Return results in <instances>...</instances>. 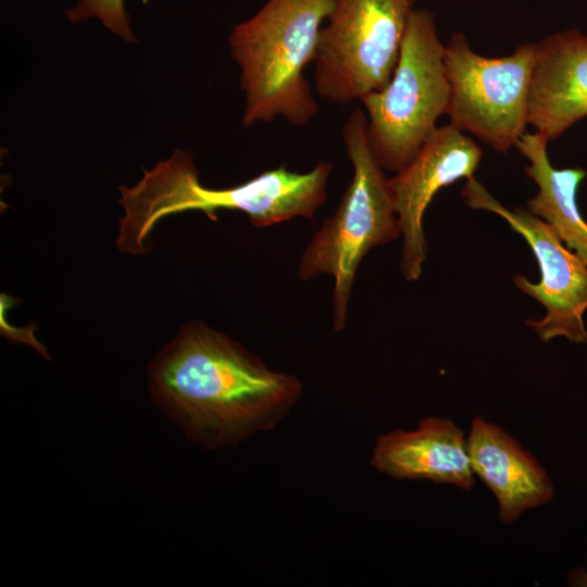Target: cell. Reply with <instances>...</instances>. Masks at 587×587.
I'll return each mask as SVG.
<instances>
[{
    "label": "cell",
    "instance_id": "cell-1",
    "mask_svg": "<svg viewBox=\"0 0 587 587\" xmlns=\"http://www.w3.org/2000/svg\"><path fill=\"white\" fill-rule=\"evenodd\" d=\"M153 400L204 449L238 445L276 427L298 403L301 382L275 372L201 321L185 323L150 364Z\"/></svg>",
    "mask_w": 587,
    "mask_h": 587
},
{
    "label": "cell",
    "instance_id": "cell-2",
    "mask_svg": "<svg viewBox=\"0 0 587 587\" xmlns=\"http://www.w3.org/2000/svg\"><path fill=\"white\" fill-rule=\"evenodd\" d=\"M333 163L319 161L307 173L282 165L229 188L201 185L192 155L176 150L145 170L132 187H120V220L116 246L121 252L143 254L150 251V234L165 216L185 211H202L215 221L218 210L247 214L255 227H267L295 217L312 218L325 203Z\"/></svg>",
    "mask_w": 587,
    "mask_h": 587
},
{
    "label": "cell",
    "instance_id": "cell-3",
    "mask_svg": "<svg viewBox=\"0 0 587 587\" xmlns=\"http://www.w3.org/2000/svg\"><path fill=\"white\" fill-rule=\"evenodd\" d=\"M336 0H267L229 34L245 93L242 124L283 117L304 126L319 111L304 67L314 62L322 25Z\"/></svg>",
    "mask_w": 587,
    "mask_h": 587
},
{
    "label": "cell",
    "instance_id": "cell-4",
    "mask_svg": "<svg viewBox=\"0 0 587 587\" xmlns=\"http://www.w3.org/2000/svg\"><path fill=\"white\" fill-rule=\"evenodd\" d=\"M342 140L353 177L337 210L312 237L298 265L301 280L322 274L334 277L336 332L346 326L348 303L363 257L374 247L401 236L388 178L370 147L365 112H351L342 126Z\"/></svg>",
    "mask_w": 587,
    "mask_h": 587
},
{
    "label": "cell",
    "instance_id": "cell-5",
    "mask_svg": "<svg viewBox=\"0 0 587 587\" xmlns=\"http://www.w3.org/2000/svg\"><path fill=\"white\" fill-rule=\"evenodd\" d=\"M449 101L445 46L434 13L414 9L389 83L361 100L379 165L394 173L408 165L447 114Z\"/></svg>",
    "mask_w": 587,
    "mask_h": 587
},
{
    "label": "cell",
    "instance_id": "cell-6",
    "mask_svg": "<svg viewBox=\"0 0 587 587\" xmlns=\"http://www.w3.org/2000/svg\"><path fill=\"white\" fill-rule=\"evenodd\" d=\"M415 0H336L320 33L314 80L344 105L383 89L397 66Z\"/></svg>",
    "mask_w": 587,
    "mask_h": 587
},
{
    "label": "cell",
    "instance_id": "cell-7",
    "mask_svg": "<svg viewBox=\"0 0 587 587\" xmlns=\"http://www.w3.org/2000/svg\"><path fill=\"white\" fill-rule=\"evenodd\" d=\"M535 61L536 42L489 58L476 53L462 32L454 33L445 46L449 123L507 153L526 133Z\"/></svg>",
    "mask_w": 587,
    "mask_h": 587
},
{
    "label": "cell",
    "instance_id": "cell-8",
    "mask_svg": "<svg viewBox=\"0 0 587 587\" xmlns=\"http://www.w3.org/2000/svg\"><path fill=\"white\" fill-rule=\"evenodd\" d=\"M461 193L470 208L502 217L525 239L537 260L540 270L538 283H532L521 274L513 277L517 289L546 310L542 319H528L526 325L544 342L564 337L571 342L586 344L587 264L562 242L545 221L526 208L511 210L504 207L474 177L466 179Z\"/></svg>",
    "mask_w": 587,
    "mask_h": 587
},
{
    "label": "cell",
    "instance_id": "cell-9",
    "mask_svg": "<svg viewBox=\"0 0 587 587\" xmlns=\"http://www.w3.org/2000/svg\"><path fill=\"white\" fill-rule=\"evenodd\" d=\"M483 157L474 139L452 124L437 127L416 155L388 178L398 217L402 251L400 270L416 282L427 257L423 218L435 195L461 178L474 177Z\"/></svg>",
    "mask_w": 587,
    "mask_h": 587
},
{
    "label": "cell",
    "instance_id": "cell-10",
    "mask_svg": "<svg viewBox=\"0 0 587 587\" xmlns=\"http://www.w3.org/2000/svg\"><path fill=\"white\" fill-rule=\"evenodd\" d=\"M587 116V36L570 28L536 42L528 125L549 141Z\"/></svg>",
    "mask_w": 587,
    "mask_h": 587
},
{
    "label": "cell",
    "instance_id": "cell-11",
    "mask_svg": "<svg viewBox=\"0 0 587 587\" xmlns=\"http://www.w3.org/2000/svg\"><path fill=\"white\" fill-rule=\"evenodd\" d=\"M371 464L395 479L430 480L465 490L475 484L467 440L447 419L427 417L414 430L379 436Z\"/></svg>",
    "mask_w": 587,
    "mask_h": 587
},
{
    "label": "cell",
    "instance_id": "cell-12",
    "mask_svg": "<svg viewBox=\"0 0 587 587\" xmlns=\"http://www.w3.org/2000/svg\"><path fill=\"white\" fill-rule=\"evenodd\" d=\"M467 449L473 472L498 500L502 523L513 522L553 497L554 486L545 469L498 425L476 416Z\"/></svg>",
    "mask_w": 587,
    "mask_h": 587
},
{
    "label": "cell",
    "instance_id": "cell-13",
    "mask_svg": "<svg viewBox=\"0 0 587 587\" xmlns=\"http://www.w3.org/2000/svg\"><path fill=\"white\" fill-rule=\"evenodd\" d=\"M548 141L537 132L524 133L515 146L528 161L525 172L537 186V193L526 201V209L545 221L562 242L587 264V222L576 201L587 171L583 167H553L548 157Z\"/></svg>",
    "mask_w": 587,
    "mask_h": 587
},
{
    "label": "cell",
    "instance_id": "cell-14",
    "mask_svg": "<svg viewBox=\"0 0 587 587\" xmlns=\"http://www.w3.org/2000/svg\"><path fill=\"white\" fill-rule=\"evenodd\" d=\"M65 15L72 23L97 18L124 40L136 41L124 0H77L76 4L65 11Z\"/></svg>",
    "mask_w": 587,
    "mask_h": 587
}]
</instances>
